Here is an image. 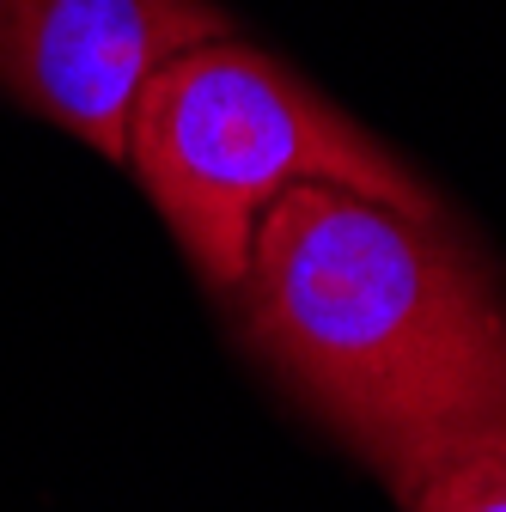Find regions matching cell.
<instances>
[{
  "mask_svg": "<svg viewBox=\"0 0 506 512\" xmlns=\"http://www.w3.org/2000/svg\"><path fill=\"white\" fill-rule=\"evenodd\" d=\"M409 512H506V445L470 452L427 476L409 500Z\"/></svg>",
  "mask_w": 506,
  "mask_h": 512,
  "instance_id": "obj_4",
  "label": "cell"
},
{
  "mask_svg": "<svg viewBox=\"0 0 506 512\" xmlns=\"http://www.w3.org/2000/svg\"><path fill=\"white\" fill-rule=\"evenodd\" d=\"M129 165L147 202L183 244L208 293L232 299L250 269V238L293 183H336L415 220H446L433 189L311 92L281 55L214 37L183 49L135 104Z\"/></svg>",
  "mask_w": 506,
  "mask_h": 512,
  "instance_id": "obj_2",
  "label": "cell"
},
{
  "mask_svg": "<svg viewBox=\"0 0 506 512\" xmlns=\"http://www.w3.org/2000/svg\"><path fill=\"white\" fill-rule=\"evenodd\" d=\"M226 31L214 0H0V92L122 165L153 74Z\"/></svg>",
  "mask_w": 506,
  "mask_h": 512,
  "instance_id": "obj_3",
  "label": "cell"
},
{
  "mask_svg": "<svg viewBox=\"0 0 506 512\" xmlns=\"http://www.w3.org/2000/svg\"><path fill=\"white\" fill-rule=\"evenodd\" d=\"M244 342L403 506L506 445V293L446 220L293 183L226 299Z\"/></svg>",
  "mask_w": 506,
  "mask_h": 512,
  "instance_id": "obj_1",
  "label": "cell"
}]
</instances>
